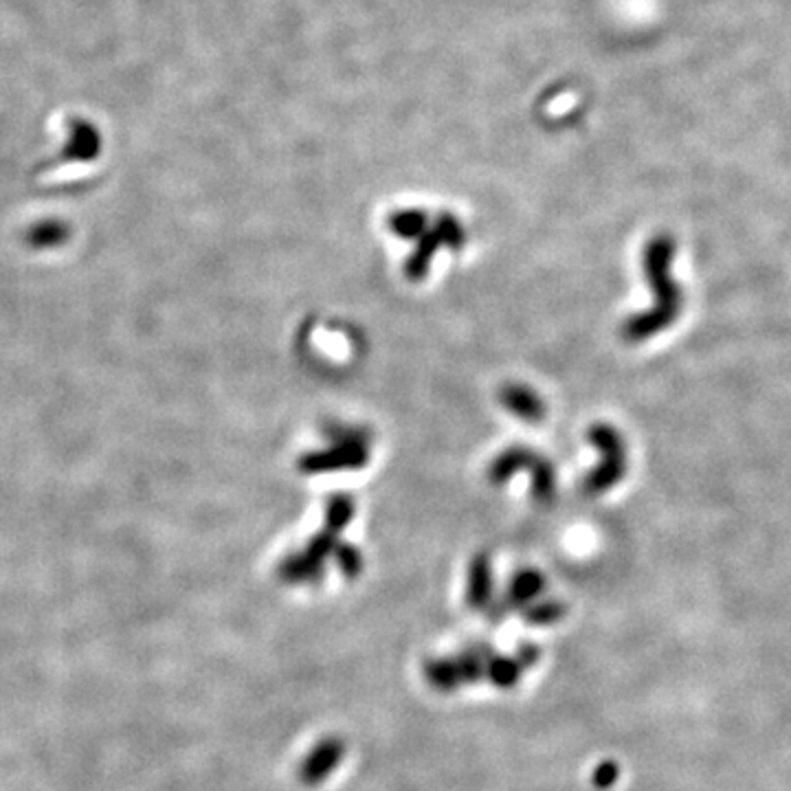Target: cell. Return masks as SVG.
Here are the masks:
<instances>
[{
	"label": "cell",
	"mask_w": 791,
	"mask_h": 791,
	"mask_svg": "<svg viewBox=\"0 0 791 791\" xmlns=\"http://www.w3.org/2000/svg\"><path fill=\"white\" fill-rule=\"evenodd\" d=\"M501 405L525 423H539L545 416V405L539 394L525 385H506L499 394Z\"/></svg>",
	"instance_id": "cell-7"
},
{
	"label": "cell",
	"mask_w": 791,
	"mask_h": 791,
	"mask_svg": "<svg viewBox=\"0 0 791 791\" xmlns=\"http://www.w3.org/2000/svg\"><path fill=\"white\" fill-rule=\"evenodd\" d=\"M352 517H354V499L350 495H334L327 501L323 530L309 543V548L304 552H300L282 563L280 576L287 583H298V585L316 583L323 574L325 556L336 554V550L341 545L339 534L350 523Z\"/></svg>",
	"instance_id": "cell-1"
},
{
	"label": "cell",
	"mask_w": 791,
	"mask_h": 791,
	"mask_svg": "<svg viewBox=\"0 0 791 791\" xmlns=\"http://www.w3.org/2000/svg\"><path fill=\"white\" fill-rule=\"evenodd\" d=\"M618 781V766H614V763H605L603 768H599L596 770V785H601V788H610V785H614Z\"/></svg>",
	"instance_id": "cell-14"
},
{
	"label": "cell",
	"mask_w": 791,
	"mask_h": 791,
	"mask_svg": "<svg viewBox=\"0 0 791 791\" xmlns=\"http://www.w3.org/2000/svg\"><path fill=\"white\" fill-rule=\"evenodd\" d=\"M343 759V743L336 739H325L323 743H319L315 750L309 754V759L302 766V779L309 785L321 783L325 777H330L332 770H336V766Z\"/></svg>",
	"instance_id": "cell-8"
},
{
	"label": "cell",
	"mask_w": 791,
	"mask_h": 791,
	"mask_svg": "<svg viewBox=\"0 0 791 791\" xmlns=\"http://www.w3.org/2000/svg\"><path fill=\"white\" fill-rule=\"evenodd\" d=\"M670 256H673V242L666 238H657L646 247L644 269H646V275H648L655 293H657V304L653 311L635 316L625 325V336L632 341H642L646 336H653V332H657L659 327H664L666 323H670L675 319L679 300H677L673 280L668 275Z\"/></svg>",
	"instance_id": "cell-2"
},
{
	"label": "cell",
	"mask_w": 791,
	"mask_h": 791,
	"mask_svg": "<svg viewBox=\"0 0 791 791\" xmlns=\"http://www.w3.org/2000/svg\"><path fill=\"white\" fill-rule=\"evenodd\" d=\"M543 590V579L537 572H521L514 576L512 585H510V603L514 607L537 599Z\"/></svg>",
	"instance_id": "cell-12"
},
{
	"label": "cell",
	"mask_w": 791,
	"mask_h": 791,
	"mask_svg": "<svg viewBox=\"0 0 791 791\" xmlns=\"http://www.w3.org/2000/svg\"><path fill=\"white\" fill-rule=\"evenodd\" d=\"M71 137H69V148H66V157L71 158H93L100 150V135L95 131V126L91 122H82L75 119L71 122Z\"/></svg>",
	"instance_id": "cell-9"
},
{
	"label": "cell",
	"mask_w": 791,
	"mask_h": 791,
	"mask_svg": "<svg viewBox=\"0 0 791 791\" xmlns=\"http://www.w3.org/2000/svg\"><path fill=\"white\" fill-rule=\"evenodd\" d=\"M465 240H467V233H465L460 220H456L451 214H443L438 218V222L418 238V247L405 264L407 278L423 280L427 275L438 249L449 247L454 251H460L465 247Z\"/></svg>",
	"instance_id": "cell-4"
},
{
	"label": "cell",
	"mask_w": 791,
	"mask_h": 791,
	"mask_svg": "<svg viewBox=\"0 0 791 791\" xmlns=\"http://www.w3.org/2000/svg\"><path fill=\"white\" fill-rule=\"evenodd\" d=\"M492 592V574L486 556H477L469 572V603L475 610H483L490 603Z\"/></svg>",
	"instance_id": "cell-10"
},
{
	"label": "cell",
	"mask_w": 791,
	"mask_h": 791,
	"mask_svg": "<svg viewBox=\"0 0 791 791\" xmlns=\"http://www.w3.org/2000/svg\"><path fill=\"white\" fill-rule=\"evenodd\" d=\"M334 556H336V563H339V568H341V572H343L345 576H356V574L361 572V568H363V561H361L358 550L352 548V545H347V543H341Z\"/></svg>",
	"instance_id": "cell-13"
},
{
	"label": "cell",
	"mask_w": 791,
	"mask_h": 791,
	"mask_svg": "<svg viewBox=\"0 0 791 791\" xmlns=\"http://www.w3.org/2000/svg\"><path fill=\"white\" fill-rule=\"evenodd\" d=\"M590 440L603 454V462L585 479L583 490L587 495H603L607 488L618 483L625 475V467H627L625 447L618 431H614L607 425H596L590 431Z\"/></svg>",
	"instance_id": "cell-5"
},
{
	"label": "cell",
	"mask_w": 791,
	"mask_h": 791,
	"mask_svg": "<svg viewBox=\"0 0 791 791\" xmlns=\"http://www.w3.org/2000/svg\"><path fill=\"white\" fill-rule=\"evenodd\" d=\"M519 469H528L532 473V490H534V497L539 501H550L554 497L556 479H554L552 465L548 460H541L532 451H525V449H510V451L501 454L490 465L488 479L495 481V483H501L508 477L517 473Z\"/></svg>",
	"instance_id": "cell-6"
},
{
	"label": "cell",
	"mask_w": 791,
	"mask_h": 791,
	"mask_svg": "<svg viewBox=\"0 0 791 791\" xmlns=\"http://www.w3.org/2000/svg\"><path fill=\"white\" fill-rule=\"evenodd\" d=\"M332 445L319 454H309L302 458L300 469L304 473H325L341 469H361L367 465L370 443L367 436L358 429L334 427L330 431Z\"/></svg>",
	"instance_id": "cell-3"
},
{
	"label": "cell",
	"mask_w": 791,
	"mask_h": 791,
	"mask_svg": "<svg viewBox=\"0 0 791 791\" xmlns=\"http://www.w3.org/2000/svg\"><path fill=\"white\" fill-rule=\"evenodd\" d=\"M427 216L425 211L418 209H407V211H396L389 218V227L398 238L405 240H418L427 231Z\"/></svg>",
	"instance_id": "cell-11"
}]
</instances>
